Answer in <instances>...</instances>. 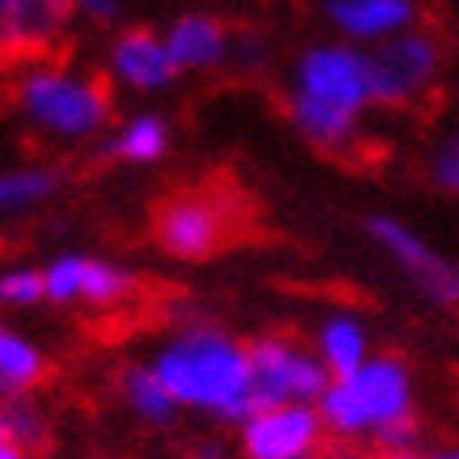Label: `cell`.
I'll return each mask as SVG.
<instances>
[{"mask_svg": "<svg viewBox=\"0 0 459 459\" xmlns=\"http://www.w3.org/2000/svg\"><path fill=\"white\" fill-rule=\"evenodd\" d=\"M367 51L342 39L304 47L287 81V118L320 152H346L359 140L362 114L371 110Z\"/></svg>", "mask_w": 459, "mask_h": 459, "instance_id": "1", "label": "cell"}, {"mask_svg": "<svg viewBox=\"0 0 459 459\" xmlns=\"http://www.w3.org/2000/svg\"><path fill=\"white\" fill-rule=\"evenodd\" d=\"M152 367L181 409H198L232 426L253 413L249 346L215 325H190L165 337L152 354Z\"/></svg>", "mask_w": 459, "mask_h": 459, "instance_id": "2", "label": "cell"}, {"mask_svg": "<svg viewBox=\"0 0 459 459\" xmlns=\"http://www.w3.org/2000/svg\"><path fill=\"white\" fill-rule=\"evenodd\" d=\"M325 434L337 438H371L388 446H413L418 434V379L396 354H371L359 371L329 379L316 401Z\"/></svg>", "mask_w": 459, "mask_h": 459, "instance_id": "3", "label": "cell"}, {"mask_svg": "<svg viewBox=\"0 0 459 459\" xmlns=\"http://www.w3.org/2000/svg\"><path fill=\"white\" fill-rule=\"evenodd\" d=\"M13 106L34 131L64 143L93 140L110 123V89L68 64H30L13 84Z\"/></svg>", "mask_w": 459, "mask_h": 459, "instance_id": "4", "label": "cell"}, {"mask_svg": "<svg viewBox=\"0 0 459 459\" xmlns=\"http://www.w3.org/2000/svg\"><path fill=\"white\" fill-rule=\"evenodd\" d=\"M443 39L426 26H413L396 39L379 42L367 51V72H371V101L384 110H409L426 101L443 81Z\"/></svg>", "mask_w": 459, "mask_h": 459, "instance_id": "5", "label": "cell"}, {"mask_svg": "<svg viewBox=\"0 0 459 459\" xmlns=\"http://www.w3.org/2000/svg\"><path fill=\"white\" fill-rule=\"evenodd\" d=\"M329 371L316 359V350L299 337L265 333L249 342V392L253 409L270 404H316L329 388Z\"/></svg>", "mask_w": 459, "mask_h": 459, "instance_id": "6", "label": "cell"}, {"mask_svg": "<svg viewBox=\"0 0 459 459\" xmlns=\"http://www.w3.org/2000/svg\"><path fill=\"white\" fill-rule=\"evenodd\" d=\"M367 237L426 304L459 307V257L443 253L430 237H421L413 223L396 220V215H371Z\"/></svg>", "mask_w": 459, "mask_h": 459, "instance_id": "7", "label": "cell"}, {"mask_svg": "<svg viewBox=\"0 0 459 459\" xmlns=\"http://www.w3.org/2000/svg\"><path fill=\"white\" fill-rule=\"evenodd\" d=\"M320 438H325V421L316 404H270V409H253L240 421L245 459H312Z\"/></svg>", "mask_w": 459, "mask_h": 459, "instance_id": "8", "label": "cell"}, {"mask_svg": "<svg viewBox=\"0 0 459 459\" xmlns=\"http://www.w3.org/2000/svg\"><path fill=\"white\" fill-rule=\"evenodd\" d=\"M152 237L178 262H207L228 240V215H223V207L215 198L178 195L156 211Z\"/></svg>", "mask_w": 459, "mask_h": 459, "instance_id": "9", "label": "cell"}, {"mask_svg": "<svg viewBox=\"0 0 459 459\" xmlns=\"http://www.w3.org/2000/svg\"><path fill=\"white\" fill-rule=\"evenodd\" d=\"M47 299L51 304H89V307H114L135 291L131 270H123L110 257H89V253H64L42 270Z\"/></svg>", "mask_w": 459, "mask_h": 459, "instance_id": "10", "label": "cell"}, {"mask_svg": "<svg viewBox=\"0 0 459 459\" xmlns=\"http://www.w3.org/2000/svg\"><path fill=\"white\" fill-rule=\"evenodd\" d=\"M106 72L114 84H123L131 93H160L181 76L165 47V34L148 26H126L114 34L106 51Z\"/></svg>", "mask_w": 459, "mask_h": 459, "instance_id": "11", "label": "cell"}, {"mask_svg": "<svg viewBox=\"0 0 459 459\" xmlns=\"http://www.w3.org/2000/svg\"><path fill=\"white\" fill-rule=\"evenodd\" d=\"M325 22L342 42L371 51L418 26V0H325Z\"/></svg>", "mask_w": 459, "mask_h": 459, "instance_id": "12", "label": "cell"}, {"mask_svg": "<svg viewBox=\"0 0 459 459\" xmlns=\"http://www.w3.org/2000/svg\"><path fill=\"white\" fill-rule=\"evenodd\" d=\"M232 30L223 26L215 13H181L169 22L165 30V47L178 72H215L223 64H232Z\"/></svg>", "mask_w": 459, "mask_h": 459, "instance_id": "13", "label": "cell"}, {"mask_svg": "<svg viewBox=\"0 0 459 459\" xmlns=\"http://www.w3.org/2000/svg\"><path fill=\"white\" fill-rule=\"evenodd\" d=\"M72 17L68 0H0V56L56 47Z\"/></svg>", "mask_w": 459, "mask_h": 459, "instance_id": "14", "label": "cell"}, {"mask_svg": "<svg viewBox=\"0 0 459 459\" xmlns=\"http://www.w3.org/2000/svg\"><path fill=\"white\" fill-rule=\"evenodd\" d=\"M312 350H316V359L325 362V371L333 379L359 371L362 362L376 354V350H371V329H367V320H362L359 312H346V307L320 316Z\"/></svg>", "mask_w": 459, "mask_h": 459, "instance_id": "15", "label": "cell"}, {"mask_svg": "<svg viewBox=\"0 0 459 459\" xmlns=\"http://www.w3.org/2000/svg\"><path fill=\"white\" fill-rule=\"evenodd\" d=\"M47 376V354L26 333L0 325V404L30 396Z\"/></svg>", "mask_w": 459, "mask_h": 459, "instance_id": "16", "label": "cell"}, {"mask_svg": "<svg viewBox=\"0 0 459 459\" xmlns=\"http://www.w3.org/2000/svg\"><path fill=\"white\" fill-rule=\"evenodd\" d=\"M169 140H173V131H169L165 114L143 110V114H131V118L114 131L110 156L123 160V165H156V160L169 152Z\"/></svg>", "mask_w": 459, "mask_h": 459, "instance_id": "17", "label": "cell"}, {"mask_svg": "<svg viewBox=\"0 0 459 459\" xmlns=\"http://www.w3.org/2000/svg\"><path fill=\"white\" fill-rule=\"evenodd\" d=\"M123 401L135 418L152 421V426H169L181 413V404L173 401V392L165 388V379L156 376L152 362H135L123 371Z\"/></svg>", "mask_w": 459, "mask_h": 459, "instance_id": "18", "label": "cell"}, {"mask_svg": "<svg viewBox=\"0 0 459 459\" xmlns=\"http://www.w3.org/2000/svg\"><path fill=\"white\" fill-rule=\"evenodd\" d=\"M59 190V169L30 165V169H4L0 173V215H17L47 203Z\"/></svg>", "mask_w": 459, "mask_h": 459, "instance_id": "19", "label": "cell"}, {"mask_svg": "<svg viewBox=\"0 0 459 459\" xmlns=\"http://www.w3.org/2000/svg\"><path fill=\"white\" fill-rule=\"evenodd\" d=\"M47 299V282L42 270L34 265H13V270H0V307H34Z\"/></svg>", "mask_w": 459, "mask_h": 459, "instance_id": "20", "label": "cell"}, {"mask_svg": "<svg viewBox=\"0 0 459 459\" xmlns=\"http://www.w3.org/2000/svg\"><path fill=\"white\" fill-rule=\"evenodd\" d=\"M0 413H4V430H9V443L17 446H34L42 443V434H47V421H42L39 404L34 396H17V401H4L0 404Z\"/></svg>", "mask_w": 459, "mask_h": 459, "instance_id": "21", "label": "cell"}, {"mask_svg": "<svg viewBox=\"0 0 459 459\" xmlns=\"http://www.w3.org/2000/svg\"><path fill=\"white\" fill-rule=\"evenodd\" d=\"M426 178L434 181V190L459 198V131L443 135L426 156Z\"/></svg>", "mask_w": 459, "mask_h": 459, "instance_id": "22", "label": "cell"}, {"mask_svg": "<svg viewBox=\"0 0 459 459\" xmlns=\"http://www.w3.org/2000/svg\"><path fill=\"white\" fill-rule=\"evenodd\" d=\"M232 64H240V68H262L265 64L262 34H237V39H232Z\"/></svg>", "mask_w": 459, "mask_h": 459, "instance_id": "23", "label": "cell"}, {"mask_svg": "<svg viewBox=\"0 0 459 459\" xmlns=\"http://www.w3.org/2000/svg\"><path fill=\"white\" fill-rule=\"evenodd\" d=\"M72 13L76 17H89V22H118L123 4L118 0H68Z\"/></svg>", "mask_w": 459, "mask_h": 459, "instance_id": "24", "label": "cell"}, {"mask_svg": "<svg viewBox=\"0 0 459 459\" xmlns=\"http://www.w3.org/2000/svg\"><path fill=\"white\" fill-rule=\"evenodd\" d=\"M379 459H421L413 446H388V451H379Z\"/></svg>", "mask_w": 459, "mask_h": 459, "instance_id": "25", "label": "cell"}, {"mask_svg": "<svg viewBox=\"0 0 459 459\" xmlns=\"http://www.w3.org/2000/svg\"><path fill=\"white\" fill-rule=\"evenodd\" d=\"M0 459H30V451L17 443H0Z\"/></svg>", "mask_w": 459, "mask_h": 459, "instance_id": "26", "label": "cell"}, {"mask_svg": "<svg viewBox=\"0 0 459 459\" xmlns=\"http://www.w3.org/2000/svg\"><path fill=\"white\" fill-rule=\"evenodd\" d=\"M426 459H459V446H438V451H430Z\"/></svg>", "mask_w": 459, "mask_h": 459, "instance_id": "27", "label": "cell"}, {"mask_svg": "<svg viewBox=\"0 0 459 459\" xmlns=\"http://www.w3.org/2000/svg\"><path fill=\"white\" fill-rule=\"evenodd\" d=\"M0 443H9V430H4V413H0Z\"/></svg>", "mask_w": 459, "mask_h": 459, "instance_id": "28", "label": "cell"}]
</instances>
